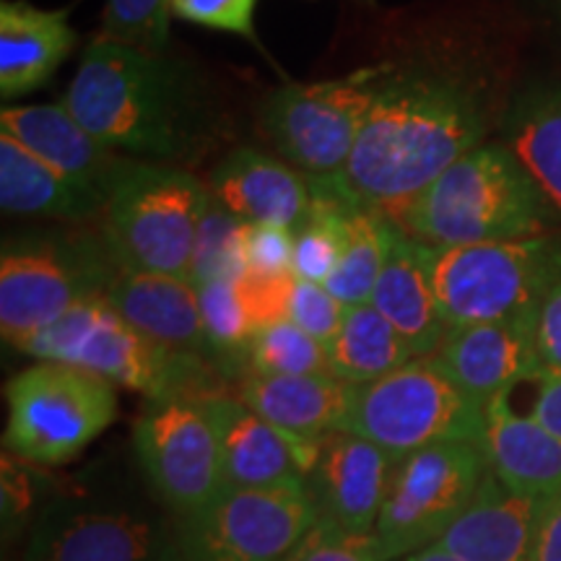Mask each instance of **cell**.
Masks as SVG:
<instances>
[{
  "instance_id": "1f68e13d",
  "label": "cell",
  "mask_w": 561,
  "mask_h": 561,
  "mask_svg": "<svg viewBox=\"0 0 561 561\" xmlns=\"http://www.w3.org/2000/svg\"><path fill=\"white\" fill-rule=\"evenodd\" d=\"M244 369L248 375H331L328 348L291 320L273 322L252 335Z\"/></svg>"
},
{
  "instance_id": "d6a6232c",
  "label": "cell",
  "mask_w": 561,
  "mask_h": 561,
  "mask_svg": "<svg viewBox=\"0 0 561 561\" xmlns=\"http://www.w3.org/2000/svg\"><path fill=\"white\" fill-rule=\"evenodd\" d=\"M172 19V0H107L100 37L146 53H170Z\"/></svg>"
},
{
  "instance_id": "7402d4cb",
  "label": "cell",
  "mask_w": 561,
  "mask_h": 561,
  "mask_svg": "<svg viewBox=\"0 0 561 561\" xmlns=\"http://www.w3.org/2000/svg\"><path fill=\"white\" fill-rule=\"evenodd\" d=\"M549 504L551 500L515 494L489 471L476 500L442 536L439 546L462 561H533Z\"/></svg>"
},
{
  "instance_id": "484cf974",
  "label": "cell",
  "mask_w": 561,
  "mask_h": 561,
  "mask_svg": "<svg viewBox=\"0 0 561 561\" xmlns=\"http://www.w3.org/2000/svg\"><path fill=\"white\" fill-rule=\"evenodd\" d=\"M0 206L13 216L58 221H100L107 195L45 164L0 133Z\"/></svg>"
},
{
  "instance_id": "f546056e",
  "label": "cell",
  "mask_w": 561,
  "mask_h": 561,
  "mask_svg": "<svg viewBox=\"0 0 561 561\" xmlns=\"http://www.w3.org/2000/svg\"><path fill=\"white\" fill-rule=\"evenodd\" d=\"M248 227V221L231 214L210 195L198 237H195L187 278L198 286L210 284V280H242L248 276V250H244Z\"/></svg>"
},
{
  "instance_id": "f1b7e54d",
  "label": "cell",
  "mask_w": 561,
  "mask_h": 561,
  "mask_svg": "<svg viewBox=\"0 0 561 561\" xmlns=\"http://www.w3.org/2000/svg\"><path fill=\"white\" fill-rule=\"evenodd\" d=\"M390 227L392 221L380 210L364 206L359 198L351 203L346 248H343L339 268L322 284L341 305L356 307L367 305L371 299L385 263V252H388Z\"/></svg>"
},
{
  "instance_id": "d6986e66",
  "label": "cell",
  "mask_w": 561,
  "mask_h": 561,
  "mask_svg": "<svg viewBox=\"0 0 561 561\" xmlns=\"http://www.w3.org/2000/svg\"><path fill=\"white\" fill-rule=\"evenodd\" d=\"M208 191L224 208L248 224L297 229L312 203L310 178L286 161L250 146L229 151L208 174Z\"/></svg>"
},
{
  "instance_id": "83f0119b",
  "label": "cell",
  "mask_w": 561,
  "mask_h": 561,
  "mask_svg": "<svg viewBox=\"0 0 561 561\" xmlns=\"http://www.w3.org/2000/svg\"><path fill=\"white\" fill-rule=\"evenodd\" d=\"M331 375L348 385H367L416 359L392 322L369 305L346 307L341 331L328 343Z\"/></svg>"
},
{
  "instance_id": "f35d334b",
  "label": "cell",
  "mask_w": 561,
  "mask_h": 561,
  "mask_svg": "<svg viewBox=\"0 0 561 561\" xmlns=\"http://www.w3.org/2000/svg\"><path fill=\"white\" fill-rule=\"evenodd\" d=\"M536 346L543 371H561V278L546 294L536 318Z\"/></svg>"
},
{
  "instance_id": "5b68a950",
  "label": "cell",
  "mask_w": 561,
  "mask_h": 561,
  "mask_svg": "<svg viewBox=\"0 0 561 561\" xmlns=\"http://www.w3.org/2000/svg\"><path fill=\"white\" fill-rule=\"evenodd\" d=\"M210 191L191 170L130 159L100 219L123 271L187 276Z\"/></svg>"
},
{
  "instance_id": "2e32d148",
  "label": "cell",
  "mask_w": 561,
  "mask_h": 561,
  "mask_svg": "<svg viewBox=\"0 0 561 561\" xmlns=\"http://www.w3.org/2000/svg\"><path fill=\"white\" fill-rule=\"evenodd\" d=\"M536 318L538 312L450 328L432 356L468 396L486 405L491 398L533 382L543 371L536 346Z\"/></svg>"
},
{
  "instance_id": "d4e9b609",
  "label": "cell",
  "mask_w": 561,
  "mask_h": 561,
  "mask_svg": "<svg viewBox=\"0 0 561 561\" xmlns=\"http://www.w3.org/2000/svg\"><path fill=\"white\" fill-rule=\"evenodd\" d=\"M354 390L335 375H248L237 398L280 430L320 439L346 426Z\"/></svg>"
},
{
  "instance_id": "836d02e7",
  "label": "cell",
  "mask_w": 561,
  "mask_h": 561,
  "mask_svg": "<svg viewBox=\"0 0 561 561\" xmlns=\"http://www.w3.org/2000/svg\"><path fill=\"white\" fill-rule=\"evenodd\" d=\"M284 561H388L375 533H348L325 517Z\"/></svg>"
},
{
  "instance_id": "d590c367",
  "label": "cell",
  "mask_w": 561,
  "mask_h": 561,
  "mask_svg": "<svg viewBox=\"0 0 561 561\" xmlns=\"http://www.w3.org/2000/svg\"><path fill=\"white\" fill-rule=\"evenodd\" d=\"M343 318H346V305H341L322 284L297 276L289 301V320L294 325L328 346L341 331Z\"/></svg>"
},
{
  "instance_id": "8992f818",
  "label": "cell",
  "mask_w": 561,
  "mask_h": 561,
  "mask_svg": "<svg viewBox=\"0 0 561 561\" xmlns=\"http://www.w3.org/2000/svg\"><path fill=\"white\" fill-rule=\"evenodd\" d=\"M121 273L123 265L100 229L9 240L0 255V331L5 343L19 348L70 307L107 291Z\"/></svg>"
},
{
  "instance_id": "4fadbf2b",
  "label": "cell",
  "mask_w": 561,
  "mask_h": 561,
  "mask_svg": "<svg viewBox=\"0 0 561 561\" xmlns=\"http://www.w3.org/2000/svg\"><path fill=\"white\" fill-rule=\"evenodd\" d=\"M133 439L146 479L180 517L227 491L219 434L203 398L151 401L140 413Z\"/></svg>"
},
{
  "instance_id": "4dcf8cb0",
  "label": "cell",
  "mask_w": 561,
  "mask_h": 561,
  "mask_svg": "<svg viewBox=\"0 0 561 561\" xmlns=\"http://www.w3.org/2000/svg\"><path fill=\"white\" fill-rule=\"evenodd\" d=\"M195 289H198L203 325L214 348L216 369L224 371L231 364L234 367L240 364V369H244V351L257 328L252 322L240 280H210Z\"/></svg>"
},
{
  "instance_id": "8d00e7d4",
  "label": "cell",
  "mask_w": 561,
  "mask_h": 561,
  "mask_svg": "<svg viewBox=\"0 0 561 561\" xmlns=\"http://www.w3.org/2000/svg\"><path fill=\"white\" fill-rule=\"evenodd\" d=\"M297 273H276V276H263V273H248L240 280L244 301L252 314V322L261 331L273 322L289 320V301Z\"/></svg>"
},
{
  "instance_id": "5bb4252c",
  "label": "cell",
  "mask_w": 561,
  "mask_h": 561,
  "mask_svg": "<svg viewBox=\"0 0 561 561\" xmlns=\"http://www.w3.org/2000/svg\"><path fill=\"white\" fill-rule=\"evenodd\" d=\"M180 538L157 512L107 502H58L32 530L26 561H178Z\"/></svg>"
},
{
  "instance_id": "30bf717a",
  "label": "cell",
  "mask_w": 561,
  "mask_h": 561,
  "mask_svg": "<svg viewBox=\"0 0 561 561\" xmlns=\"http://www.w3.org/2000/svg\"><path fill=\"white\" fill-rule=\"evenodd\" d=\"M385 60L339 79L286 83L263 100L261 128L286 164L307 178H339L367 121Z\"/></svg>"
},
{
  "instance_id": "6da1fadb",
  "label": "cell",
  "mask_w": 561,
  "mask_h": 561,
  "mask_svg": "<svg viewBox=\"0 0 561 561\" xmlns=\"http://www.w3.org/2000/svg\"><path fill=\"white\" fill-rule=\"evenodd\" d=\"M489 100L468 70L434 55L385 60L343 187L396 221L442 172L486 144Z\"/></svg>"
},
{
  "instance_id": "603a6c76",
  "label": "cell",
  "mask_w": 561,
  "mask_h": 561,
  "mask_svg": "<svg viewBox=\"0 0 561 561\" xmlns=\"http://www.w3.org/2000/svg\"><path fill=\"white\" fill-rule=\"evenodd\" d=\"M512 392L486 403L481 447L489 471L515 494L553 500L561 494V439L533 413L515 411Z\"/></svg>"
},
{
  "instance_id": "e575fe53",
  "label": "cell",
  "mask_w": 561,
  "mask_h": 561,
  "mask_svg": "<svg viewBox=\"0 0 561 561\" xmlns=\"http://www.w3.org/2000/svg\"><path fill=\"white\" fill-rule=\"evenodd\" d=\"M261 0H172V16L187 24L227 32L261 47L255 32V11Z\"/></svg>"
},
{
  "instance_id": "9a60e30c",
  "label": "cell",
  "mask_w": 561,
  "mask_h": 561,
  "mask_svg": "<svg viewBox=\"0 0 561 561\" xmlns=\"http://www.w3.org/2000/svg\"><path fill=\"white\" fill-rule=\"evenodd\" d=\"M221 445L227 489H268L307 483L320 455V439L299 437L271 424L227 392L203 396Z\"/></svg>"
},
{
  "instance_id": "7a4b0ae2",
  "label": "cell",
  "mask_w": 561,
  "mask_h": 561,
  "mask_svg": "<svg viewBox=\"0 0 561 561\" xmlns=\"http://www.w3.org/2000/svg\"><path fill=\"white\" fill-rule=\"evenodd\" d=\"M62 104L112 151L136 161L187 167L219 133L198 73L170 53H146L96 34Z\"/></svg>"
},
{
  "instance_id": "44dd1931",
  "label": "cell",
  "mask_w": 561,
  "mask_h": 561,
  "mask_svg": "<svg viewBox=\"0 0 561 561\" xmlns=\"http://www.w3.org/2000/svg\"><path fill=\"white\" fill-rule=\"evenodd\" d=\"M369 305L392 322L413 354L432 356L447 335L432 280V248L392 221L388 252Z\"/></svg>"
},
{
  "instance_id": "ab89813d",
  "label": "cell",
  "mask_w": 561,
  "mask_h": 561,
  "mask_svg": "<svg viewBox=\"0 0 561 561\" xmlns=\"http://www.w3.org/2000/svg\"><path fill=\"white\" fill-rule=\"evenodd\" d=\"M536 385L538 392L530 413L561 439V371H541Z\"/></svg>"
},
{
  "instance_id": "4316f807",
  "label": "cell",
  "mask_w": 561,
  "mask_h": 561,
  "mask_svg": "<svg viewBox=\"0 0 561 561\" xmlns=\"http://www.w3.org/2000/svg\"><path fill=\"white\" fill-rule=\"evenodd\" d=\"M502 144L561 216V83H538L512 102Z\"/></svg>"
},
{
  "instance_id": "277c9868",
  "label": "cell",
  "mask_w": 561,
  "mask_h": 561,
  "mask_svg": "<svg viewBox=\"0 0 561 561\" xmlns=\"http://www.w3.org/2000/svg\"><path fill=\"white\" fill-rule=\"evenodd\" d=\"M19 351L39 362H62L100 375L112 385L144 392L149 401L203 398L210 392L214 367L151 341L123 318L107 297H89L24 341Z\"/></svg>"
},
{
  "instance_id": "b9f144b4",
  "label": "cell",
  "mask_w": 561,
  "mask_h": 561,
  "mask_svg": "<svg viewBox=\"0 0 561 561\" xmlns=\"http://www.w3.org/2000/svg\"><path fill=\"white\" fill-rule=\"evenodd\" d=\"M403 561H462L460 557H455L447 549H442V546H430V549H421L416 553H411V557H405Z\"/></svg>"
},
{
  "instance_id": "ba28073f",
  "label": "cell",
  "mask_w": 561,
  "mask_h": 561,
  "mask_svg": "<svg viewBox=\"0 0 561 561\" xmlns=\"http://www.w3.org/2000/svg\"><path fill=\"white\" fill-rule=\"evenodd\" d=\"M561 278V237L432 250V280L447 331L538 312Z\"/></svg>"
},
{
  "instance_id": "7bdbcfd3",
  "label": "cell",
  "mask_w": 561,
  "mask_h": 561,
  "mask_svg": "<svg viewBox=\"0 0 561 561\" xmlns=\"http://www.w3.org/2000/svg\"><path fill=\"white\" fill-rule=\"evenodd\" d=\"M559 3H561V0H559Z\"/></svg>"
},
{
  "instance_id": "52a82bcc",
  "label": "cell",
  "mask_w": 561,
  "mask_h": 561,
  "mask_svg": "<svg viewBox=\"0 0 561 561\" xmlns=\"http://www.w3.org/2000/svg\"><path fill=\"white\" fill-rule=\"evenodd\" d=\"M486 405L468 396L434 356H419L380 380L356 385L341 432L375 442L398 462L442 442H481Z\"/></svg>"
},
{
  "instance_id": "e0dca14e",
  "label": "cell",
  "mask_w": 561,
  "mask_h": 561,
  "mask_svg": "<svg viewBox=\"0 0 561 561\" xmlns=\"http://www.w3.org/2000/svg\"><path fill=\"white\" fill-rule=\"evenodd\" d=\"M398 460L351 432H328L307 476L320 517L348 533H375Z\"/></svg>"
},
{
  "instance_id": "7c38bea8",
  "label": "cell",
  "mask_w": 561,
  "mask_h": 561,
  "mask_svg": "<svg viewBox=\"0 0 561 561\" xmlns=\"http://www.w3.org/2000/svg\"><path fill=\"white\" fill-rule=\"evenodd\" d=\"M307 483L227 489L182 515L178 538L185 561H284L318 523Z\"/></svg>"
},
{
  "instance_id": "3957f363",
  "label": "cell",
  "mask_w": 561,
  "mask_h": 561,
  "mask_svg": "<svg viewBox=\"0 0 561 561\" xmlns=\"http://www.w3.org/2000/svg\"><path fill=\"white\" fill-rule=\"evenodd\" d=\"M557 219L541 187L502 140H486L398 216L396 224L432 250L549 234Z\"/></svg>"
},
{
  "instance_id": "ac0fdd59",
  "label": "cell",
  "mask_w": 561,
  "mask_h": 561,
  "mask_svg": "<svg viewBox=\"0 0 561 561\" xmlns=\"http://www.w3.org/2000/svg\"><path fill=\"white\" fill-rule=\"evenodd\" d=\"M0 133L19 146L110 198L128 157L107 149L66 104H11L0 112Z\"/></svg>"
},
{
  "instance_id": "9c48e42d",
  "label": "cell",
  "mask_w": 561,
  "mask_h": 561,
  "mask_svg": "<svg viewBox=\"0 0 561 561\" xmlns=\"http://www.w3.org/2000/svg\"><path fill=\"white\" fill-rule=\"evenodd\" d=\"M3 445L39 466H62L117 419L115 385L62 362H37L5 385Z\"/></svg>"
},
{
  "instance_id": "cb8c5ba5",
  "label": "cell",
  "mask_w": 561,
  "mask_h": 561,
  "mask_svg": "<svg viewBox=\"0 0 561 561\" xmlns=\"http://www.w3.org/2000/svg\"><path fill=\"white\" fill-rule=\"evenodd\" d=\"M68 9H39L30 0L0 3V96L32 94L58 73L76 50Z\"/></svg>"
},
{
  "instance_id": "8fae6325",
  "label": "cell",
  "mask_w": 561,
  "mask_h": 561,
  "mask_svg": "<svg viewBox=\"0 0 561 561\" xmlns=\"http://www.w3.org/2000/svg\"><path fill=\"white\" fill-rule=\"evenodd\" d=\"M486 476L481 442H442L398 462L375 528L385 559H405L437 546Z\"/></svg>"
},
{
  "instance_id": "60d3db41",
  "label": "cell",
  "mask_w": 561,
  "mask_h": 561,
  "mask_svg": "<svg viewBox=\"0 0 561 561\" xmlns=\"http://www.w3.org/2000/svg\"><path fill=\"white\" fill-rule=\"evenodd\" d=\"M533 561H561V494L553 496L543 512L541 528L536 536Z\"/></svg>"
},
{
  "instance_id": "74e56055",
  "label": "cell",
  "mask_w": 561,
  "mask_h": 561,
  "mask_svg": "<svg viewBox=\"0 0 561 561\" xmlns=\"http://www.w3.org/2000/svg\"><path fill=\"white\" fill-rule=\"evenodd\" d=\"M248 268L250 273L276 276L294 271V231L271 224H250L248 227Z\"/></svg>"
},
{
  "instance_id": "ffe728a7",
  "label": "cell",
  "mask_w": 561,
  "mask_h": 561,
  "mask_svg": "<svg viewBox=\"0 0 561 561\" xmlns=\"http://www.w3.org/2000/svg\"><path fill=\"white\" fill-rule=\"evenodd\" d=\"M104 297L136 331L180 354L198 356L216 369L214 348L203 325L198 289L187 276L123 271Z\"/></svg>"
}]
</instances>
